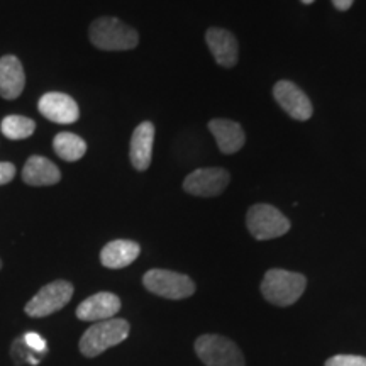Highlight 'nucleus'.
I'll list each match as a JSON object with an SVG mask.
<instances>
[{"label":"nucleus","instance_id":"1","mask_svg":"<svg viewBox=\"0 0 366 366\" xmlns=\"http://www.w3.org/2000/svg\"><path fill=\"white\" fill-rule=\"evenodd\" d=\"M307 287V278L288 269H268L262 282V294L269 304L288 307L295 304Z\"/></svg>","mask_w":366,"mask_h":366},{"label":"nucleus","instance_id":"2","mask_svg":"<svg viewBox=\"0 0 366 366\" xmlns=\"http://www.w3.org/2000/svg\"><path fill=\"white\" fill-rule=\"evenodd\" d=\"M89 36L92 44L104 51H127L139 43V34L116 17H100L92 22Z\"/></svg>","mask_w":366,"mask_h":366},{"label":"nucleus","instance_id":"3","mask_svg":"<svg viewBox=\"0 0 366 366\" xmlns=\"http://www.w3.org/2000/svg\"><path fill=\"white\" fill-rule=\"evenodd\" d=\"M129 336V324L124 319H109L95 322L80 340V351L86 358H95L109 347L117 346Z\"/></svg>","mask_w":366,"mask_h":366},{"label":"nucleus","instance_id":"4","mask_svg":"<svg viewBox=\"0 0 366 366\" xmlns=\"http://www.w3.org/2000/svg\"><path fill=\"white\" fill-rule=\"evenodd\" d=\"M197 356L207 366H244V356L234 342L219 334H205L195 341Z\"/></svg>","mask_w":366,"mask_h":366},{"label":"nucleus","instance_id":"5","mask_svg":"<svg viewBox=\"0 0 366 366\" xmlns=\"http://www.w3.org/2000/svg\"><path fill=\"white\" fill-rule=\"evenodd\" d=\"M251 236L258 241L274 239L290 231V221L278 209L268 204H256L246 214Z\"/></svg>","mask_w":366,"mask_h":366},{"label":"nucleus","instance_id":"6","mask_svg":"<svg viewBox=\"0 0 366 366\" xmlns=\"http://www.w3.org/2000/svg\"><path fill=\"white\" fill-rule=\"evenodd\" d=\"M144 287L151 294L164 297L170 300H182L194 295L195 283L190 277L183 273L170 272V269H149L143 277Z\"/></svg>","mask_w":366,"mask_h":366},{"label":"nucleus","instance_id":"7","mask_svg":"<svg viewBox=\"0 0 366 366\" xmlns=\"http://www.w3.org/2000/svg\"><path fill=\"white\" fill-rule=\"evenodd\" d=\"M73 285L65 280H56L41 288L33 299L27 302L26 314L31 317H46L61 310L71 300Z\"/></svg>","mask_w":366,"mask_h":366},{"label":"nucleus","instance_id":"8","mask_svg":"<svg viewBox=\"0 0 366 366\" xmlns=\"http://www.w3.org/2000/svg\"><path fill=\"white\" fill-rule=\"evenodd\" d=\"M229 173L224 168H199L183 182V190L195 197H216L227 189Z\"/></svg>","mask_w":366,"mask_h":366},{"label":"nucleus","instance_id":"9","mask_svg":"<svg viewBox=\"0 0 366 366\" xmlns=\"http://www.w3.org/2000/svg\"><path fill=\"white\" fill-rule=\"evenodd\" d=\"M273 97L280 104V107L295 121H309L312 117V102L300 86L290 80H280L273 86Z\"/></svg>","mask_w":366,"mask_h":366},{"label":"nucleus","instance_id":"10","mask_svg":"<svg viewBox=\"0 0 366 366\" xmlns=\"http://www.w3.org/2000/svg\"><path fill=\"white\" fill-rule=\"evenodd\" d=\"M38 109L48 121L56 122V124H73L80 117V109L75 100L61 92L44 94L39 99Z\"/></svg>","mask_w":366,"mask_h":366},{"label":"nucleus","instance_id":"11","mask_svg":"<svg viewBox=\"0 0 366 366\" xmlns=\"http://www.w3.org/2000/svg\"><path fill=\"white\" fill-rule=\"evenodd\" d=\"M121 310V299L111 292H99L81 302L76 309V317L85 322H100V320L114 319Z\"/></svg>","mask_w":366,"mask_h":366},{"label":"nucleus","instance_id":"12","mask_svg":"<svg viewBox=\"0 0 366 366\" xmlns=\"http://www.w3.org/2000/svg\"><path fill=\"white\" fill-rule=\"evenodd\" d=\"M205 43H207L210 53L219 66L232 68L237 63V41L236 36L221 27H210L205 33Z\"/></svg>","mask_w":366,"mask_h":366},{"label":"nucleus","instance_id":"13","mask_svg":"<svg viewBox=\"0 0 366 366\" xmlns=\"http://www.w3.org/2000/svg\"><path fill=\"white\" fill-rule=\"evenodd\" d=\"M153 143H154V126L153 122L144 121L136 127L131 137L129 158L132 167L137 172L148 170L153 158Z\"/></svg>","mask_w":366,"mask_h":366},{"label":"nucleus","instance_id":"14","mask_svg":"<svg viewBox=\"0 0 366 366\" xmlns=\"http://www.w3.org/2000/svg\"><path fill=\"white\" fill-rule=\"evenodd\" d=\"M26 85L24 68L19 58L7 56L0 58V97L14 100L22 94Z\"/></svg>","mask_w":366,"mask_h":366},{"label":"nucleus","instance_id":"15","mask_svg":"<svg viewBox=\"0 0 366 366\" xmlns=\"http://www.w3.org/2000/svg\"><path fill=\"white\" fill-rule=\"evenodd\" d=\"M209 131L216 137L217 148L224 154H234L246 143V134L242 127L229 119H212L209 122Z\"/></svg>","mask_w":366,"mask_h":366},{"label":"nucleus","instance_id":"16","mask_svg":"<svg viewBox=\"0 0 366 366\" xmlns=\"http://www.w3.org/2000/svg\"><path fill=\"white\" fill-rule=\"evenodd\" d=\"M139 244L129 239H116L107 242L100 251V262L105 268L119 269L126 268L139 256Z\"/></svg>","mask_w":366,"mask_h":366},{"label":"nucleus","instance_id":"17","mask_svg":"<svg viewBox=\"0 0 366 366\" xmlns=\"http://www.w3.org/2000/svg\"><path fill=\"white\" fill-rule=\"evenodd\" d=\"M22 180L27 185L48 187L61 180V173H59L56 164L49 162L48 158L31 157L24 164V170H22Z\"/></svg>","mask_w":366,"mask_h":366},{"label":"nucleus","instance_id":"18","mask_svg":"<svg viewBox=\"0 0 366 366\" xmlns=\"http://www.w3.org/2000/svg\"><path fill=\"white\" fill-rule=\"evenodd\" d=\"M54 153L65 162H79L86 153V143L73 132H59L53 139Z\"/></svg>","mask_w":366,"mask_h":366},{"label":"nucleus","instance_id":"19","mask_svg":"<svg viewBox=\"0 0 366 366\" xmlns=\"http://www.w3.org/2000/svg\"><path fill=\"white\" fill-rule=\"evenodd\" d=\"M0 129H2V134L6 136L7 139H27L29 136H33V132L36 129V122L33 119L24 116H7L2 121V124H0Z\"/></svg>","mask_w":366,"mask_h":366},{"label":"nucleus","instance_id":"20","mask_svg":"<svg viewBox=\"0 0 366 366\" xmlns=\"http://www.w3.org/2000/svg\"><path fill=\"white\" fill-rule=\"evenodd\" d=\"M326 366H366V358L356 355H337L329 358Z\"/></svg>","mask_w":366,"mask_h":366},{"label":"nucleus","instance_id":"21","mask_svg":"<svg viewBox=\"0 0 366 366\" xmlns=\"http://www.w3.org/2000/svg\"><path fill=\"white\" fill-rule=\"evenodd\" d=\"M24 342L34 351H46V341L36 332H27L24 336Z\"/></svg>","mask_w":366,"mask_h":366},{"label":"nucleus","instance_id":"22","mask_svg":"<svg viewBox=\"0 0 366 366\" xmlns=\"http://www.w3.org/2000/svg\"><path fill=\"white\" fill-rule=\"evenodd\" d=\"M14 177H16V167L12 163H0V185H6V183L12 182Z\"/></svg>","mask_w":366,"mask_h":366},{"label":"nucleus","instance_id":"23","mask_svg":"<svg viewBox=\"0 0 366 366\" xmlns=\"http://www.w3.org/2000/svg\"><path fill=\"white\" fill-rule=\"evenodd\" d=\"M355 0H332L334 7L337 9V11H347L351 6H353Z\"/></svg>","mask_w":366,"mask_h":366},{"label":"nucleus","instance_id":"24","mask_svg":"<svg viewBox=\"0 0 366 366\" xmlns=\"http://www.w3.org/2000/svg\"><path fill=\"white\" fill-rule=\"evenodd\" d=\"M302 2H304V4H312L314 0H302Z\"/></svg>","mask_w":366,"mask_h":366},{"label":"nucleus","instance_id":"25","mask_svg":"<svg viewBox=\"0 0 366 366\" xmlns=\"http://www.w3.org/2000/svg\"><path fill=\"white\" fill-rule=\"evenodd\" d=\"M0 269H2V262H0Z\"/></svg>","mask_w":366,"mask_h":366}]
</instances>
